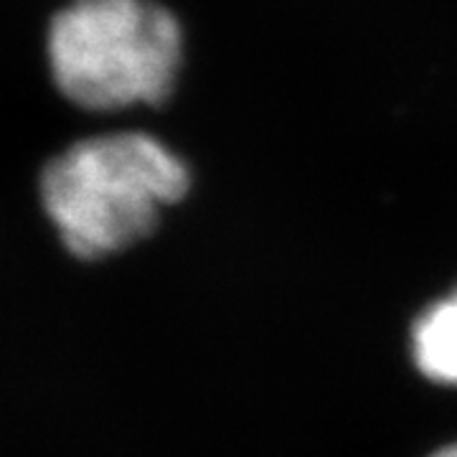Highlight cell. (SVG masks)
Segmentation results:
<instances>
[{
    "label": "cell",
    "instance_id": "1",
    "mask_svg": "<svg viewBox=\"0 0 457 457\" xmlns=\"http://www.w3.org/2000/svg\"><path fill=\"white\" fill-rule=\"evenodd\" d=\"M186 191V165L143 132L74 143L41 173V201L51 224L74 257L89 262L147 239L163 209Z\"/></svg>",
    "mask_w": 457,
    "mask_h": 457
},
{
    "label": "cell",
    "instance_id": "2",
    "mask_svg": "<svg viewBox=\"0 0 457 457\" xmlns=\"http://www.w3.org/2000/svg\"><path fill=\"white\" fill-rule=\"evenodd\" d=\"M180 54L179 21L150 0H74L51 21L54 82L84 110L112 112L163 102Z\"/></svg>",
    "mask_w": 457,
    "mask_h": 457
},
{
    "label": "cell",
    "instance_id": "3",
    "mask_svg": "<svg viewBox=\"0 0 457 457\" xmlns=\"http://www.w3.org/2000/svg\"><path fill=\"white\" fill-rule=\"evenodd\" d=\"M407 348L414 371L425 381L457 392V287L414 318Z\"/></svg>",
    "mask_w": 457,
    "mask_h": 457
},
{
    "label": "cell",
    "instance_id": "4",
    "mask_svg": "<svg viewBox=\"0 0 457 457\" xmlns=\"http://www.w3.org/2000/svg\"><path fill=\"white\" fill-rule=\"evenodd\" d=\"M425 457H457V440L445 442V445L435 447V450H432V453Z\"/></svg>",
    "mask_w": 457,
    "mask_h": 457
}]
</instances>
